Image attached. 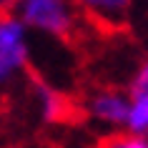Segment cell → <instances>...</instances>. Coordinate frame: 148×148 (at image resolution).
Returning a JSON list of instances; mask_svg holds the SVG:
<instances>
[{"label":"cell","mask_w":148,"mask_h":148,"mask_svg":"<svg viewBox=\"0 0 148 148\" xmlns=\"http://www.w3.org/2000/svg\"><path fill=\"white\" fill-rule=\"evenodd\" d=\"M5 13L18 15L30 33L55 40L73 38L86 18L75 0H5Z\"/></svg>","instance_id":"6da1fadb"},{"label":"cell","mask_w":148,"mask_h":148,"mask_svg":"<svg viewBox=\"0 0 148 148\" xmlns=\"http://www.w3.org/2000/svg\"><path fill=\"white\" fill-rule=\"evenodd\" d=\"M30 30L28 25L13 13H3L0 20V80L8 86L28 68L30 58Z\"/></svg>","instance_id":"7a4b0ae2"},{"label":"cell","mask_w":148,"mask_h":148,"mask_svg":"<svg viewBox=\"0 0 148 148\" xmlns=\"http://www.w3.org/2000/svg\"><path fill=\"white\" fill-rule=\"evenodd\" d=\"M88 113L95 123L108 128H125L131 116V93L123 90H98L88 98Z\"/></svg>","instance_id":"3957f363"},{"label":"cell","mask_w":148,"mask_h":148,"mask_svg":"<svg viewBox=\"0 0 148 148\" xmlns=\"http://www.w3.org/2000/svg\"><path fill=\"white\" fill-rule=\"evenodd\" d=\"M75 3L88 20L110 30H118L131 20L138 0H75Z\"/></svg>","instance_id":"277c9868"},{"label":"cell","mask_w":148,"mask_h":148,"mask_svg":"<svg viewBox=\"0 0 148 148\" xmlns=\"http://www.w3.org/2000/svg\"><path fill=\"white\" fill-rule=\"evenodd\" d=\"M125 131L131 136L148 138V90L131 93V116H128Z\"/></svg>","instance_id":"5b68a950"},{"label":"cell","mask_w":148,"mask_h":148,"mask_svg":"<svg viewBox=\"0 0 148 148\" xmlns=\"http://www.w3.org/2000/svg\"><path fill=\"white\" fill-rule=\"evenodd\" d=\"M38 101H40V116L45 118V121H53L58 116V108H60L58 93L48 86H38Z\"/></svg>","instance_id":"8992f818"},{"label":"cell","mask_w":148,"mask_h":148,"mask_svg":"<svg viewBox=\"0 0 148 148\" xmlns=\"http://www.w3.org/2000/svg\"><path fill=\"white\" fill-rule=\"evenodd\" d=\"M138 90H148V60H143L133 73V80L128 86V93H138Z\"/></svg>","instance_id":"52a82bcc"},{"label":"cell","mask_w":148,"mask_h":148,"mask_svg":"<svg viewBox=\"0 0 148 148\" xmlns=\"http://www.w3.org/2000/svg\"><path fill=\"white\" fill-rule=\"evenodd\" d=\"M108 148H148V138H140V136H131L128 133L125 138H118Z\"/></svg>","instance_id":"ba28073f"},{"label":"cell","mask_w":148,"mask_h":148,"mask_svg":"<svg viewBox=\"0 0 148 148\" xmlns=\"http://www.w3.org/2000/svg\"><path fill=\"white\" fill-rule=\"evenodd\" d=\"M140 5H143V8H146V13H148V0H138ZM138 3H136V5H138Z\"/></svg>","instance_id":"9c48e42d"}]
</instances>
